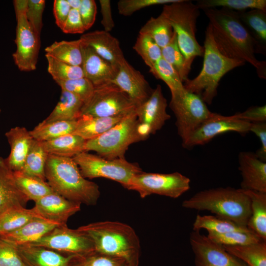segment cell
<instances>
[{
  "instance_id": "cell-1",
  "label": "cell",
  "mask_w": 266,
  "mask_h": 266,
  "mask_svg": "<svg viewBox=\"0 0 266 266\" xmlns=\"http://www.w3.org/2000/svg\"><path fill=\"white\" fill-rule=\"evenodd\" d=\"M209 20L212 34L219 51L226 57L249 63L260 78H266V62L255 54L260 47L241 21L237 11L221 8L203 10Z\"/></svg>"
},
{
  "instance_id": "cell-2",
  "label": "cell",
  "mask_w": 266,
  "mask_h": 266,
  "mask_svg": "<svg viewBox=\"0 0 266 266\" xmlns=\"http://www.w3.org/2000/svg\"><path fill=\"white\" fill-rule=\"evenodd\" d=\"M45 176L54 191L65 198L87 205L97 203L99 186L83 176L72 158L48 155Z\"/></svg>"
},
{
  "instance_id": "cell-3",
  "label": "cell",
  "mask_w": 266,
  "mask_h": 266,
  "mask_svg": "<svg viewBox=\"0 0 266 266\" xmlns=\"http://www.w3.org/2000/svg\"><path fill=\"white\" fill-rule=\"evenodd\" d=\"M92 240L95 251L122 258L129 266H138L139 239L130 226L117 221H100L77 228Z\"/></svg>"
},
{
  "instance_id": "cell-4",
  "label": "cell",
  "mask_w": 266,
  "mask_h": 266,
  "mask_svg": "<svg viewBox=\"0 0 266 266\" xmlns=\"http://www.w3.org/2000/svg\"><path fill=\"white\" fill-rule=\"evenodd\" d=\"M187 209L207 210L216 216L247 227L251 215L250 200L240 188L218 187L200 191L184 200Z\"/></svg>"
},
{
  "instance_id": "cell-5",
  "label": "cell",
  "mask_w": 266,
  "mask_h": 266,
  "mask_svg": "<svg viewBox=\"0 0 266 266\" xmlns=\"http://www.w3.org/2000/svg\"><path fill=\"white\" fill-rule=\"evenodd\" d=\"M202 68L193 79L183 83L185 89L200 96L210 105L217 95V88L221 78L229 71L245 64L243 61L232 59L223 55L214 42L208 24L205 32Z\"/></svg>"
},
{
  "instance_id": "cell-6",
  "label": "cell",
  "mask_w": 266,
  "mask_h": 266,
  "mask_svg": "<svg viewBox=\"0 0 266 266\" xmlns=\"http://www.w3.org/2000/svg\"><path fill=\"white\" fill-rule=\"evenodd\" d=\"M150 134L149 129L139 122L134 111L102 134L86 140L84 151H95L107 159H124L132 144L145 140Z\"/></svg>"
},
{
  "instance_id": "cell-7",
  "label": "cell",
  "mask_w": 266,
  "mask_h": 266,
  "mask_svg": "<svg viewBox=\"0 0 266 266\" xmlns=\"http://www.w3.org/2000/svg\"><path fill=\"white\" fill-rule=\"evenodd\" d=\"M200 8L191 0H178L165 4L162 13L169 22L175 33L178 47L183 54L187 70L198 56H203L204 48L198 42L196 33Z\"/></svg>"
},
{
  "instance_id": "cell-8",
  "label": "cell",
  "mask_w": 266,
  "mask_h": 266,
  "mask_svg": "<svg viewBox=\"0 0 266 266\" xmlns=\"http://www.w3.org/2000/svg\"><path fill=\"white\" fill-rule=\"evenodd\" d=\"M72 159L85 178H107L127 189L133 177L142 171L137 163L129 162L125 158L110 160L83 151Z\"/></svg>"
},
{
  "instance_id": "cell-9",
  "label": "cell",
  "mask_w": 266,
  "mask_h": 266,
  "mask_svg": "<svg viewBox=\"0 0 266 266\" xmlns=\"http://www.w3.org/2000/svg\"><path fill=\"white\" fill-rule=\"evenodd\" d=\"M171 95L169 106L175 115L177 133L184 147L194 131L213 112L200 96L185 88Z\"/></svg>"
},
{
  "instance_id": "cell-10",
  "label": "cell",
  "mask_w": 266,
  "mask_h": 266,
  "mask_svg": "<svg viewBox=\"0 0 266 266\" xmlns=\"http://www.w3.org/2000/svg\"><path fill=\"white\" fill-rule=\"evenodd\" d=\"M27 0H14L13 5L17 25L15 42L16 49L12 54L14 62L22 71L36 68L40 45V36L30 25L26 16Z\"/></svg>"
},
{
  "instance_id": "cell-11",
  "label": "cell",
  "mask_w": 266,
  "mask_h": 266,
  "mask_svg": "<svg viewBox=\"0 0 266 266\" xmlns=\"http://www.w3.org/2000/svg\"><path fill=\"white\" fill-rule=\"evenodd\" d=\"M128 95L112 83L95 87L91 97L83 103L81 115L111 117L125 116L135 111Z\"/></svg>"
},
{
  "instance_id": "cell-12",
  "label": "cell",
  "mask_w": 266,
  "mask_h": 266,
  "mask_svg": "<svg viewBox=\"0 0 266 266\" xmlns=\"http://www.w3.org/2000/svg\"><path fill=\"white\" fill-rule=\"evenodd\" d=\"M190 179L178 172H145L135 175L128 190L135 191L141 198L152 194L177 198L190 189Z\"/></svg>"
},
{
  "instance_id": "cell-13",
  "label": "cell",
  "mask_w": 266,
  "mask_h": 266,
  "mask_svg": "<svg viewBox=\"0 0 266 266\" xmlns=\"http://www.w3.org/2000/svg\"><path fill=\"white\" fill-rule=\"evenodd\" d=\"M66 255H84L95 251L91 239L78 229L66 224L56 227L38 240L29 243Z\"/></svg>"
},
{
  "instance_id": "cell-14",
  "label": "cell",
  "mask_w": 266,
  "mask_h": 266,
  "mask_svg": "<svg viewBox=\"0 0 266 266\" xmlns=\"http://www.w3.org/2000/svg\"><path fill=\"white\" fill-rule=\"evenodd\" d=\"M250 125L251 123L238 118L235 114L224 116L213 112L194 131L184 148L190 149L204 145L215 136L229 132L245 134L249 132Z\"/></svg>"
},
{
  "instance_id": "cell-15",
  "label": "cell",
  "mask_w": 266,
  "mask_h": 266,
  "mask_svg": "<svg viewBox=\"0 0 266 266\" xmlns=\"http://www.w3.org/2000/svg\"><path fill=\"white\" fill-rule=\"evenodd\" d=\"M189 240L196 266H247L200 231L193 230Z\"/></svg>"
},
{
  "instance_id": "cell-16",
  "label": "cell",
  "mask_w": 266,
  "mask_h": 266,
  "mask_svg": "<svg viewBox=\"0 0 266 266\" xmlns=\"http://www.w3.org/2000/svg\"><path fill=\"white\" fill-rule=\"evenodd\" d=\"M111 83L125 93L136 107L146 101L153 90L143 74L126 60L119 66Z\"/></svg>"
},
{
  "instance_id": "cell-17",
  "label": "cell",
  "mask_w": 266,
  "mask_h": 266,
  "mask_svg": "<svg viewBox=\"0 0 266 266\" xmlns=\"http://www.w3.org/2000/svg\"><path fill=\"white\" fill-rule=\"evenodd\" d=\"M167 100L164 97L161 86L158 84L150 97L135 108L139 123L149 129L151 134L160 130L171 116L167 113Z\"/></svg>"
},
{
  "instance_id": "cell-18",
  "label": "cell",
  "mask_w": 266,
  "mask_h": 266,
  "mask_svg": "<svg viewBox=\"0 0 266 266\" xmlns=\"http://www.w3.org/2000/svg\"><path fill=\"white\" fill-rule=\"evenodd\" d=\"M81 204L70 201L57 193L48 194L35 201L33 207L42 218L60 225L80 210Z\"/></svg>"
},
{
  "instance_id": "cell-19",
  "label": "cell",
  "mask_w": 266,
  "mask_h": 266,
  "mask_svg": "<svg viewBox=\"0 0 266 266\" xmlns=\"http://www.w3.org/2000/svg\"><path fill=\"white\" fill-rule=\"evenodd\" d=\"M238 161L242 176L240 188L266 193V162L249 151L240 152Z\"/></svg>"
},
{
  "instance_id": "cell-20",
  "label": "cell",
  "mask_w": 266,
  "mask_h": 266,
  "mask_svg": "<svg viewBox=\"0 0 266 266\" xmlns=\"http://www.w3.org/2000/svg\"><path fill=\"white\" fill-rule=\"evenodd\" d=\"M82 63L81 67L84 77L95 87L111 83L118 67L108 62L90 46L81 42Z\"/></svg>"
},
{
  "instance_id": "cell-21",
  "label": "cell",
  "mask_w": 266,
  "mask_h": 266,
  "mask_svg": "<svg viewBox=\"0 0 266 266\" xmlns=\"http://www.w3.org/2000/svg\"><path fill=\"white\" fill-rule=\"evenodd\" d=\"M82 43L91 47L100 56L119 67L126 59L118 40L104 30L94 31L83 34Z\"/></svg>"
},
{
  "instance_id": "cell-22",
  "label": "cell",
  "mask_w": 266,
  "mask_h": 266,
  "mask_svg": "<svg viewBox=\"0 0 266 266\" xmlns=\"http://www.w3.org/2000/svg\"><path fill=\"white\" fill-rule=\"evenodd\" d=\"M14 246L28 266H71L76 256L29 243Z\"/></svg>"
},
{
  "instance_id": "cell-23",
  "label": "cell",
  "mask_w": 266,
  "mask_h": 266,
  "mask_svg": "<svg viewBox=\"0 0 266 266\" xmlns=\"http://www.w3.org/2000/svg\"><path fill=\"white\" fill-rule=\"evenodd\" d=\"M10 146V152L5 162L13 171L21 170L31 148L33 138L23 127L11 128L5 133Z\"/></svg>"
},
{
  "instance_id": "cell-24",
  "label": "cell",
  "mask_w": 266,
  "mask_h": 266,
  "mask_svg": "<svg viewBox=\"0 0 266 266\" xmlns=\"http://www.w3.org/2000/svg\"><path fill=\"white\" fill-rule=\"evenodd\" d=\"M60 225L44 218H35L19 228L0 235V239L14 245L31 243Z\"/></svg>"
},
{
  "instance_id": "cell-25",
  "label": "cell",
  "mask_w": 266,
  "mask_h": 266,
  "mask_svg": "<svg viewBox=\"0 0 266 266\" xmlns=\"http://www.w3.org/2000/svg\"><path fill=\"white\" fill-rule=\"evenodd\" d=\"M29 200L18 187L13 171L0 157V212L13 205L24 206Z\"/></svg>"
},
{
  "instance_id": "cell-26",
  "label": "cell",
  "mask_w": 266,
  "mask_h": 266,
  "mask_svg": "<svg viewBox=\"0 0 266 266\" xmlns=\"http://www.w3.org/2000/svg\"><path fill=\"white\" fill-rule=\"evenodd\" d=\"M125 116L100 117L81 115L76 120L73 134L81 137L86 141L94 139L107 132Z\"/></svg>"
},
{
  "instance_id": "cell-27",
  "label": "cell",
  "mask_w": 266,
  "mask_h": 266,
  "mask_svg": "<svg viewBox=\"0 0 266 266\" xmlns=\"http://www.w3.org/2000/svg\"><path fill=\"white\" fill-rule=\"evenodd\" d=\"M243 190L250 200L251 215L247 227L266 241V193Z\"/></svg>"
},
{
  "instance_id": "cell-28",
  "label": "cell",
  "mask_w": 266,
  "mask_h": 266,
  "mask_svg": "<svg viewBox=\"0 0 266 266\" xmlns=\"http://www.w3.org/2000/svg\"><path fill=\"white\" fill-rule=\"evenodd\" d=\"M61 90V95L57 105L42 122L76 121L81 116L83 102L73 94Z\"/></svg>"
},
{
  "instance_id": "cell-29",
  "label": "cell",
  "mask_w": 266,
  "mask_h": 266,
  "mask_svg": "<svg viewBox=\"0 0 266 266\" xmlns=\"http://www.w3.org/2000/svg\"><path fill=\"white\" fill-rule=\"evenodd\" d=\"M85 142L86 140L81 137L71 133L41 143L48 155L72 158L84 151Z\"/></svg>"
},
{
  "instance_id": "cell-30",
  "label": "cell",
  "mask_w": 266,
  "mask_h": 266,
  "mask_svg": "<svg viewBox=\"0 0 266 266\" xmlns=\"http://www.w3.org/2000/svg\"><path fill=\"white\" fill-rule=\"evenodd\" d=\"M35 218L42 217L33 208L15 205L4 209L0 212V235L19 228Z\"/></svg>"
},
{
  "instance_id": "cell-31",
  "label": "cell",
  "mask_w": 266,
  "mask_h": 266,
  "mask_svg": "<svg viewBox=\"0 0 266 266\" xmlns=\"http://www.w3.org/2000/svg\"><path fill=\"white\" fill-rule=\"evenodd\" d=\"M240 18L258 43L262 54H266V11L252 9L238 12Z\"/></svg>"
},
{
  "instance_id": "cell-32",
  "label": "cell",
  "mask_w": 266,
  "mask_h": 266,
  "mask_svg": "<svg viewBox=\"0 0 266 266\" xmlns=\"http://www.w3.org/2000/svg\"><path fill=\"white\" fill-rule=\"evenodd\" d=\"M231 255L247 266H266V241L236 246L223 245Z\"/></svg>"
},
{
  "instance_id": "cell-33",
  "label": "cell",
  "mask_w": 266,
  "mask_h": 266,
  "mask_svg": "<svg viewBox=\"0 0 266 266\" xmlns=\"http://www.w3.org/2000/svg\"><path fill=\"white\" fill-rule=\"evenodd\" d=\"M46 54L71 65L81 66L82 53L80 39L55 41L45 48Z\"/></svg>"
},
{
  "instance_id": "cell-34",
  "label": "cell",
  "mask_w": 266,
  "mask_h": 266,
  "mask_svg": "<svg viewBox=\"0 0 266 266\" xmlns=\"http://www.w3.org/2000/svg\"><path fill=\"white\" fill-rule=\"evenodd\" d=\"M16 183L29 200L34 202L55 192L46 180L28 175L21 171H13Z\"/></svg>"
},
{
  "instance_id": "cell-35",
  "label": "cell",
  "mask_w": 266,
  "mask_h": 266,
  "mask_svg": "<svg viewBox=\"0 0 266 266\" xmlns=\"http://www.w3.org/2000/svg\"><path fill=\"white\" fill-rule=\"evenodd\" d=\"M139 33L150 36L162 48L170 41L174 32L169 22L161 12L157 17H151L141 28Z\"/></svg>"
},
{
  "instance_id": "cell-36",
  "label": "cell",
  "mask_w": 266,
  "mask_h": 266,
  "mask_svg": "<svg viewBox=\"0 0 266 266\" xmlns=\"http://www.w3.org/2000/svg\"><path fill=\"white\" fill-rule=\"evenodd\" d=\"M76 126V121L41 122L30 131L33 138L40 142L49 141L62 135L73 133Z\"/></svg>"
},
{
  "instance_id": "cell-37",
  "label": "cell",
  "mask_w": 266,
  "mask_h": 266,
  "mask_svg": "<svg viewBox=\"0 0 266 266\" xmlns=\"http://www.w3.org/2000/svg\"><path fill=\"white\" fill-rule=\"evenodd\" d=\"M48 155L41 142L33 139L23 167L20 171L46 180L45 166Z\"/></svg>"
},
{
  "instance_id": "cell-38",
  "label": "cell",
  "mask_w": 266,
  "mask_h": 266,
  "mask_svg": "<svg viewBox=\"0 0 266 266\" xmlns=\"http://www.w3.org/2000/svg\"><path fill=\"white\" fill-rule=\"evenodd\" d=\"M200 229H205L208 232L216 233L237 231H251L247 227L239 226L217 216L198 214L193 224V230L200 231Z\"/></svg>"
},
{
  "instance_id": "cell-39",
  "label": "cell",
  "mask_w": 266,
  "mask_h": 266,
  "mask_svg": "<svg viewBox=\"0 0 266 266\" xmlns=\"http://www.w3.org/2000/svg\"><path fill=\"white\" fill-rule=\"evenodd\" d=\"M196 4L202 10L221 7L237 12L248 9L266 11V0H199Z\"/></svg>"
},
{
  "instance_id": "cell-40",
  "label": "cell",
  "mask_w": 266,
  "mask_h": 266,
  "mask_svg": "<svg viewBox=\"0 0 266 266\" xmlns=\"http://www.w3.org/2000/svg\"><path fill=\"white\" fill-rule=\"evenodd\" d=\"M47 70L55 81H67L84 77L81 66L69 65L45 54Z\"/></svg>"
},
{
  "instance_id": "cell-41",
  "label": "cell",
  "mask_w": 266,
  "mask_h": 266,
  "mask_svg": "<svg viewBox=\"0 0 266 266\" xmlns=\"http://www.w3.org/2000/svg\"><path fill=\"white\" fill-rule=\"evenodd\" d=\"M161 49L162 58L174 68L183 83L187 81L189 72L186 68L185 60L178 47L174 32L170 41Z\"/></svg>"
},
{
  "instance_id": "cell-42",
  "label": "cell",
  "mask_w": 266,
  "mask_h": 266,
  "mask_svg": "<svg viewBox=\"0 0 266 266\" xmlns=\"http://www.w3.org/2000/svg\"><path fill=\"white\" fill-rule=\"evenodd\" d=\"M149 71L155 78L163 80L168 87L171 93L184 89L183 83L177 71L162 58L150 68Z\"/></svg>"
},
{
  "instance_id": "cell-43",
  "label": "cell",
  "mask_w": 266,
  "mask_h": 266,
  "mask_svg": "<svg viewBox=\"0 0 266 266\" xmlns=\"http://www.w3.org/2000/svg\"><path fill=\"white\" fill-rule=\"evenodd\" d=\"M133 49L150 68L162 58L161 48L152 38L145 34L139 33Z\"/></svg>"
},
{
  "instance_id": "cell-44",
  "label": "cell",
  "mask_w": 266,
  "mask_h": 266,
  "mask_svg": "<svg viewBox=\"0 0 266 266\" xmlns=\"http://www.w3.org/2000/svg\"><path fill=\"white\" fill-rule=\"evenodd\" d=\"M207 237L222 245L236 246L248 244L262 240L252 231H232L222 233L208 232Z\"/></svg>"
},
{
  "instance_id": "cell-45",
  "label": "cell",
  "mask_w": 266,
  "mask_h": 266,
  "mask_svg": "<svg viewBox=\"0 0 266 266\" xmlns=\"http://www.w3.org/2000/svg\"><path fill=\"white\" fill-rule=\"evenodd\" d=\"M71 266H129L122 258L96 251L84 255H76Z\"/></svg>"
},
{
  "instance_id": "cell-46",
  "label": "cell",
  "mask_w": 266,
  "mask_h": 266,
  "mask_svg": "<svg viewBox=\"0 0 266 266\" xmlns=\"http://www.w3.org/2000/svg\"><path fill=\"white\" fill-rule=\"evenodd\" d=\"M61 90L70 92L77 97L83 103L92 96L95 90L93 84L85 77L67 81H56Z\"/></svg>"
},
{
  "instance_id": "cell-47",
  "label": "cell",
  "mask_w": 266,
  "mask_h": 266,
  "mask_svg": "<svg viewBox=\"0 0 266 266\" xmlns=\"http://www.w3.org/2000/svg\"><path fill=\"white\" fill-rule=\"evenodd\" d=\"M178 0H120L117 8L120 14L129 16L135 12L155 5H165L176 2Z\"/></svg>"
},
{
  "instance_id": "cell-48",
  "label": "cell",
  "mask_w": 266,
  "mask_h": 266,
  "mask_svg": "<svg viewBox=\"0 0 266 266\" xmlns=\"http://www.w3.org/2000/svg\"><path fill=\"white\" fill-rule=\"evenodd\" d=\"M45 6L44 0H27V18L32 28L39 36L43 26L42 15Z\"/></svg>"
},
{
  "instance_id": "cell-49",
  "label": "cell",
  "mask_w": 266,
  "mask_h": 266,
  "mask_svg": "<svg viewBox=\"0 0 266 266\" xmlns=\"http://www.w3.org/2000/svg\"><path fill=\"white\" fill-rule=\"evenodd\" d=\"M0 266H28L14 245L0 239Z\"/></svg>"
},
{
  "instance_id": "cell-50",
  "label": "cell",
  "mask_w": 266,
  "mask_h": 266,
  "mask_svg": "<svg viewBox=\"0 0 266 266\" xmlns=\"http://www.w3.org/2000/svg\"><path fill=\"white\" fill-rule=\"evenodd\" d=\"M82 23L87 30L94 24L97 14V5L94 0H81V3L78 10Z\"/></svg>"
},
{
  "instance_id": "cell-51",
  "label": "cell",
  "mask_w": 266,
  "mask_h": 266,
  "mask_svg": "<svg viewBox=\"0 0 266 266\" xmlns=\"http://www.w3.org/2000/svg\"><path fill=\"white\" fill-rule=\"evenodd\" d=\"M61 30L66 33H83L86 30L78 10L71 9Z\"/></svg>"
},
{
  "instance_id": "cell-52",
  "label": "cell",
  "mask_w": 266,
  "mask_h": 266,
  "mask_svg": "<svg viewBox=\"0 0 266 266\" xmlns=\"http://www.w3.org/2000/svg\"><path fill=\"white\" fill-rule=\"evenodd\" d=\"M234 114L238 118L250 123L266 122V105L251 106Z\"/></svg>"
},
{
  "instance_id": "cell-53",
  "label": "cell",
  "mask_w": 266,
  "mask_h": 266,
  "mask_svg": "<svg viewBox=\"0 0 266 266\" xmlns=\"http://www.w3.org/2000/svg\"><path fill=\"white\" fill-rule=\"evenodd\" d=\"M249 132L255 133L261 142V147L255 154L261 160L266 162V122L251 123Z\"/></svg>"
},
{
  "instance_id": "cell-54",
  "label": "cell",
  "mask_w": 266,
  "mask_h": 266,
  "mask_svg": "<svg viewBox=\"0 0 266 266\" xmlns=\"http://www.w3.org/2000/svg\"><path fill=\"white\" fill-rule=\"evenodd\" d=\"M67 0H55L53 12L57 26L62 29L71 10Z\"/></svg>"
},
{
  "instance_id": "cell-55",
  "label": "cell",
  "mask_w": 266,
  "mask_h": 266,
  "mask_svg": "<svg viewBox=\"0 0 266 266\" xmlns=\"http://www.w3.org/2000/svg\"><path fill=\"white\" fill-rule=\"evenodd\" d=\"M99 3L102 15L101 24L103 27L104 31L109 33L115 26L112 16L110 0H100Z\"/></svg>"
},
{
  "instance_id": "cell-56",
  "label": "cell",
  "mask_w": 266,
  "mask_h": 266,
  "mask_svg": "<svg viewBox=\"0 0 266 266\" xmlns=\"http://www.w3.org/2000/svg\"><path fill=\"white\" fill-rule=\"evenodd\" d=\"M71 9L78 10L79 8L81 0H67Z\"/></svg>"
},
{
  "instance_id": "cell-57",
  "label": "cell",
  "mask_w": 266,
  "mask_h": 266,
  "mask_svg": "<svg viewBox=\"0 0 266 266\" xmlns=\"http://www.w3.org/2000/svg\"><path fill=\"white\" fill-rule=\"evenodd\" d=\"M0 112H1V109H0Z\"/></svg>"
}]
</instances>
